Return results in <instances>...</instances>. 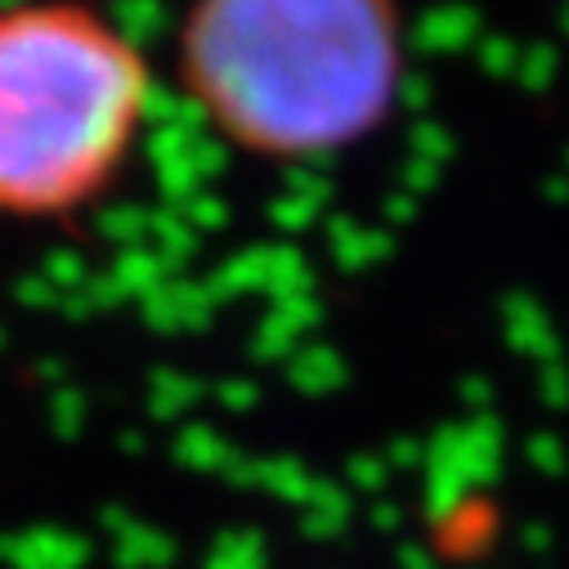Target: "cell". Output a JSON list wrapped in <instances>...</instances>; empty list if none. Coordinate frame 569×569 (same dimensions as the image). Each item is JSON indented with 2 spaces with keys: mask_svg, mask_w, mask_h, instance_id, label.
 Masks as SVG:
<instances>
[{
  "mask_svg": "<svg viewBox=\"0 0 569 569\" xmlns=\"http://www.w3.org/2000/svg\"><path fill=\"white\" fill-rule=\"evenodd\" d=\"M153 72L77 0L0 10V224H77L126 180Z\"/></svg>",
  "mask_w": 569,
  "mask_h": 569,
  "instance_id": "obj_2",
  "label": "cell"
},
{
  "mask_svg": "<svg viewBox=\"0 0 569 569\" xmlns=\"http://www.w3.org/2000/svg\"><path fill=\"white\" fill-rule=\"evenodd\" d=\"M189 103L264 167L359 149L403 90L395 0H198L180 37Z\"/></svg>",
  "mask_w": 569,
  "mask_h": 569,
  "instance_id": "obj_1",
  "label": "cell"
}]
</instances>
